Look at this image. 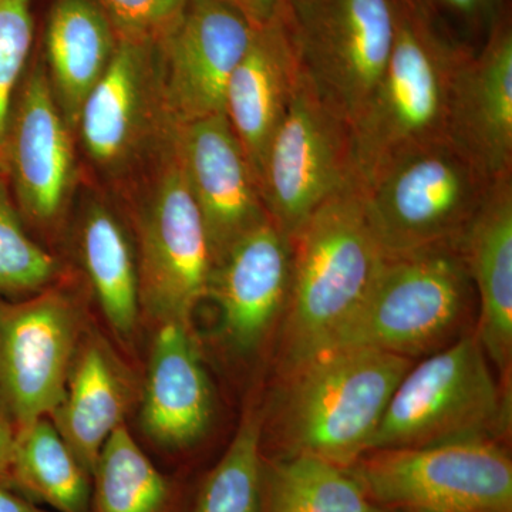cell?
Wrapping results in <instances>:
<instances>
[{
    "label": "cell",
    "instance_id": "obj_2",
    "mask_svg": "<svg viewBox=\"0 0 512 512\" xmlns=\"http://www.w3.org/2000/svg\"><path fill=\"white\" fill-rule=\"evenodd\" d=\"M471 50L450 42L423 0H397L396 40L362 116L353 124V163L360 185L394 158L447 140L454 77Z\"/></svg>",
    "mask_w": 512,
    "mask_h": 512
},
{
    "label": "cell",
    "instance_id": "obj_27",
    "mask_svg": "<svg viewBox=\"0 0 512 512\" xmlns=\"http://www.w3.org/2000/svg\"><path fill=\"white\" fill-rule=\"evenodd\" d=\"M261 420L242 421L224 457L202 487L197 512H259L262 493Z\"/></svg>",
    "mask_w": 512,
    "mask_h": 512
},
{
    "label": "cell",
    "instance_id": "obj_14",
    "mask_svg": "<svg viewBox=\"0 0 512 512\" xmlns=\"http://www.w3.org/2000/svg\"><path fill=\"white\" fill-rule=\"evenodd\" d=\"M302 79L298 30L292 6L261 28L229 79L225 116L258 183L269 144Z\"/></svg>",
    "mask_w": 512,
    "mask_h": 512
},
{
    "label": "cell",
    "instance_id": "obj_31",
    "mask_svg": "<svg viewBox=\"0 0 512 512\" xmlns=\"http://www.w3.org/2000/svg\"><path fill=\"white\" fill-rule=\"evenodd\" d=\"M238 10L254 28H261L284 12L288 0H225Z\"/></svg>",
    "mask_w": 512,
    "mask_h": 512
},
{
    "label": "cell",
    "instance_id": "obj_26",
    "mask_svg": "<svg viewBox=\"0 0 512 512\" xmlns=\"http://www.w3.org/2000/svg\"><path fill=\"white\" fill-rule=\"evenodd\" d=\"M96 512H165L170 485L124 424L101 448L96 470Z\"/></svg>",
    "mask_w": 512,
    "mask_h": 512
},
{
    "label": "cell",
    "instance_id": "obj_21",
    "mask_svg": "<svg viewBox=\"0 0 512 512\" xmlns=\"http://www.w3.org/2000/svg\"><path fill=\"white\" fill-rule=\"evenodd\" d=\"M117 45L109 16L94 0H56L47 23L50 86L67 126L76 130L87 96Z\"/></svg>",
    "mask_w": 512,
    "mask_h": 512
},
{
    "label": "cell",
    "instance_id": "obj_33",
    "mask_svg": "<svg viewBox=\"0 0 512 512\" xmlns=\"http://www.w3.org/2000/svg\"><path fill=\"white\" fill-rule=\"evenodd\" d=\"M451 12L464 18L476 19L483 16L491 8L493 0H437Z\"/></svg>",
    "mask_w": 512,
    "mask_h": 512
},
{
    "label": "cell",
    "instance_id": "obj_8",
    "mask_svg": "<svg viewBox=\"0 0 512 512\" xmlns=\"http://www.w3.org/2000/svg\"><path fill=\"white\" fill-rule=\"evenodd\" d=\"M359 183L352 128L302 79L258 175L269 220L293 238L333 195Z\"/></svg>",
    "mask_w": 512,
    "mask_h": 512
},
{
    "label": "cell",
    "instance_id": "obj_29",
    "mask_svg": "<svg viewBox=\"0 0 512 512\" xmlns=\"http://www.w3.org/2000/svg\"><path fill=\"white\" fill-rule=\"evenodd\" d=\"M32 0H0V147L5 143L12 94L33 39Z\"/></svg>",
    "mask_w": 512,
    "mask_h": 512
},
{
    "label": "cell",
    "instance_id": "obj_32",
    "mask_svg": "<svg viewBox=\"0 0 512 512\" xmlns=\"http://www.w3.org/2000/svg\"><path fill=\"white\" fill-rule=\"evenodd\" d=\"M16 431L0 414V484L12 488V464L15 453Z\"/></svg>",
    "mask_w": 512,
    "mask_h": 512
},
{
    "label": "cell",
    "instance_id": "obj_7",
    "mask_svg": "<svg viewBox=\"0 0 512 512\" xmlns=\"http://www.w3.org/2000/svg\"><path fill=\"white\" fill-rule=\"evenodd\" d=\"M353 476L370 500L413 512H512L511 458L494 440L370 451Z\"/></svg>",
    "mask_w": 512,
    "mask_h": 512
},
{
    "label": "cell",
    "instance_id": "obj_17",
    "mask_svg": "<svg viewBox=\"0 0 512 512\" xmlns=\"http://www.w3.org/2000/svg\"><path fill=\"white\" fill-rule=\"evenodd\" d=\"M447 140L491 180L512 174V32L501 23L481 53L458 67L447 113Z\"/></svg>",
    "mask_w": 512,
    "mask_h": 512
},
{
    "label": "cell",
    "instance_id": "obj_37",
    "mask_svg": "<svg viewBox=\"0 0 512 512\" xmlns=\"http://www.w3.org/2000/svg\"><path fill=\"white\" fill-rule=\"evenodd\" d=\"M379 512H413V511L397 510V508H394V510H390V511L379 510Z\"/></svg>",
    "mask_w": 512,
    "mask_h": 512
},
{
    "label": "cell",
    "instance_id": "obj_25",
    "mask_svg": "<svg viewBox=\"0 0 512 512\" xmlns=\"http://www.w3.org/2000/svg\"><path fill=\"white\" fill-rule=\"evenodd\" d=\"M348 468L292 454L269 473L268 512H379Z\"/></svg>",
    "mask_w": 512,
    "mask_h": 512
},
{
    "label": "cell",
    "instance_id": "obj_30",
    "mask_svg": "<svg viewBox=\"0 0 512 512\" xmlns=\"http://www.w3.org/2000/svg\"><path fill=\"white\" fill-rule=\"evenodd\" d=\"M188 0H99L117 37L148 43L163 40L183 18Z\"/></svg>",
    "mask_w": 512,
    "mask_h": 512
},
{
    "label": "cell",
    "instance_id": "obj_18",
    "mask_svg": "<svg viewBox=\"0 0 512 512\" xmlns=\"http://www.w3.org/2000/svg\"><path fill=\"white\" fill-rule=\"evenodd\" d=\"M458 249L476 291L477 338L505 375L512 359V174L495 178Z\"/></svg>",
    "mask_w": 512,
    "mask_h": 512
},
{
    "label": "cell",
    "instance_id": "obj_9",
    "mask_svg": "<svg viewBox=\"0 0 512 512\" xmlns=\"http://www.w3.org/2000/svg\"><path fill=\"white\" fill-rule=\"evenodd\" d=\"M292 10L306 80L352 128L392 55L397 0H311Z\"/></svg>",
    "mask_w": 512,
    "mask_h": 512
},
{
    "label": "cell",
    "instance_id": "obj_12",
    "mask_svg": "<svg viewBox=\"0 0 512 512\" xmlns=\"http://www.w3.org/2000/svg\"><path fill=\"white\" fill-rule=\"evenodd\" d=\"M254 26L225 0H188L164 37L163 100L175 126L225 113V94Z\"/></svg>",
    "mask_w": 512,
    "mask_h": 512
},
{
    "label": "cell",
    "instance_id": "obj_16",
    "mask_svg": "<svg viewBox=\"0 0 512 512\" xmlns=\"http://www.w3.org/2000/svg\"><path fill=\"white\" fill-rule=\"evenodd\" d=\"M3 147L23 211L43 224L55 220L72 188L73 144L49 77L40 66L23 86Z\"/></svg>",
    "mask_w": 512,
    "mask_h": 512
},
{
    "label": "cell",
    "instance_id": "obj_22",
    "mask_svg": "<svg viewBox=\"0 0 512 512\" xmlns=\"http://www.w3.org/2000/svg\"><path fill=\"white\" fill-rule=\"evenodd\" d=\"M127 392L106 348L90 342L74 360L66 392L50 413L60 436L84 471L93 476L101 448L123 424Z\"/></svg>",
    "mask_w": 512,
    "mask_h": 512
},
{
    "label": "cell",
    "instance_id": "obj_20",
    "mask_svg": "<svg viewBox=\"0 0 512 512\" xmlns=\"http://www.w3.org/2000/svg\"><path fill=\"white\" fill-rule=\"evenodd\" d=\"M148 43L117 37L106 72L80 111L77 128L94 163L114 168L140 141L150 96Z\"/></svg>",
    "mask_w": 512,
    "mask_h": 512
},
{
    "label": "cell",
    "instance_id": "obj_36",
    "mask_svg": "<svg viewBox=\"0 0 512 512\" xmlns=\"http://www.w3.org/2000/svg\"><path fill=\"white\" fill-rule=\"evenodd\" d=\"M289 5L292 6V9H299L302 6L308 5L311 0H288Z\"/></svg>",
    "mask_w": 512,
    "mask_h": 512
},
{
    "label": "cell",
    "instance_id": "obj_5",
    "mask_svg": "<svg viewBox=\"0 0 512 512\" xmlns=\"http://www.w3.org/2000/svg\"><path fill=\"white\" fill-rule=\"evenodd\" d=\"M491 180L448 140L394 158L362 185L373 231L387 256L458 245Z\"/></svg>",
    "mask_w": 512,
    "mask_h": 512
},
{
    "label": "cell",
    "instance_id": "obj_4",
    "mask_svg": "<svg viewBox=\"0 0 512 512\" xmlns=\"http://www.w3.org/2000/svg\"><path fill=\"white\" fill-rule=\"evenodd\" d=\"M474 299L458 245L389 256L365 302L325 352L375 349L412 360L429 356L466 335L461 329Z\"/></svg>",
    "mask_w": 512,
    "mask_h": 512
},
{
    "label": "cell",
    "instance_id": "obj_3",
    "mask_svg": "<svg viewBox=\"0 0 512 512\" xmlns=\"http://www.w3.org/2000/svg\"><path fill=\"white\" fill-rule=\"evenodd\" d=\"M413 363L382 350L339 349L293 370L281 417L289 456L355 466L369 453L394 390Z\"/></svg>",
    "mask_w": 512,
    "mask_h": 512
},
{
    "label": "cell",
    "instance_id": "obj_23",
    "mask_svg": "<svg viewBox=\"0 0 512 512\" xmlns=\"http://www.w3.org/2000/svg\"><path fill=\"white\" fill-rule=\"evenodd\" d=\"M13 488L59 512H89V474L43 417L16 431Z\"/></svg>",
    "mask_w": 512,
    "mask_h": 512
},
{
    "label": "cell",
    "instance_id": "obj_1",
    "mask_svg": "<svg viewBox=\"0 0 512 512\" xmlns=\"http://www.w3.org/2000/svg\"><path fill=\"white\" fill-rule=\"evenodd\" d=\"M292 244L282 343L288 373L329 348L365 302L389 258L367 217L360 183L320 205Z\"/></svg>",
    "mask_w": 512,
    "mask_h": 512
},
{
    "label": "cell",
    "instance_id": "obj_35",
    "mask_svg": "<svg viewBox=\"0 0 512 512\" xmlns=\"http://www.w3.org/2000/svg\"><path fill=\"white\" fill-rule=\"evenodd\" d=\"M5 173H8V167H6L5 154H3L2 147H0V177Z\"/></svg>",
    "mask_w": 512,
    "mask_h": 512
},
{
    "label": "cell",
    "instance_id": "obj_24",
    "mask_svg": "<svg viewBox=\"0 0 512 512\" xmlns=\"http://www.w3.org/2000/svg\"><path fill=\"white\" fill-rule=\"evenodd\" d=\"M82 252L101 311L116 332L130 335L140 306L138 269L124 229L103 205L86 212Z\"/></svg>",
    "mask_w": 512,
    "mask_h": 512
},
{
    "label": "cell",
    "instance_id": "obj_34",
    "mask_svg": "<svg viewBox=\"0 0 512 512\" xmlns=\"http://www.w3.org/2000/svg\"><path fill=\"white\" fill-rule=\"evenodd\" d=\"M0 512H43L35 504L15 493L12 488L0 484Z\"/></svg>",
    "mask_w": 512,
    "mask_h": 512
},
{
    "label": "cell",
    "instance_id": "obj_11",
    "mask_svg": "<svg viewBox=\"0 0 512 512\" xmlns=\"http://www.w3.org/2000/svg\"><path fill=\"white\" fill-rule=\"evenodd\" d=\"M76 342V309L63 293L0 303V414L15 431L62 402Z\"/></svg>",
    "mask_w": 512,
    "mask_h": 512
},
{
    "label": "cell",
    "instance_id": "obj_28",
    "mask_svg": "<svg viewBox=\"0 0 512 512\" xmlns=\"http://www.w3.org/2000/svg\"><path fill=\"white\" fill-rule=\"evenodd\" d=\"M56 261L26 234L5 180L0 177V293L40 291L53 278Z\"/></svg>",
    "mask_w": 512,
    "mask_h": 512
},
{
    "label": "cell",
    "instance_id": "obj_15",
    "mask_svg": "<svg viewBox=\"0 0 512 512\" xmlns=\"http://www.w3.org/2000/svg\"><path fill=\"white\" fill-rule=\"evenodd\" d=\"M293 272L292 238L265 221L212 266L208 296L217 301L235 348L255 349L286 311Z\"/></svg>",
    "mask_w": 512,
    "mask_h": 512
},
{
    "label": "cell",
    "instance_id": "obj_19",
    "mask_svg": "<svg viewBox=\"0 0 512 512\" xmlns=\"http://www.w3.org/2000/svg\"><path fill=\"white\" fill-rule=\"evenodd\" d=\"M212 392L188 325L164 322L151 350L141 423L161 446L187 447L210 426Z\"/></svg>",
    "mask_w": 512,
    "mask_h": 512
},
{
    "label": "cell",
    "instance_id": "obj_13",
    "mask_svg": "<svg viewBox=\"0 0 512 512\" xmlns=\"http://www.w3.org/2000/svg\"><path fill=\"white\" fill-rule=\"evenodd\" d=\"M174 151L217 264L235 242L269 220L254 171L225 113L175 126Z\"/></svg>",
    "mask_w": 512,
    "mask_h": 512
},
{
    "label": "cell",
    "instance_id": "obj_6",
    "mask_svg": "<svg viewBox=\"0 0 512 512\" xmlns=\"http://www.w3.org/2000/svg\"><path fill=\"white\" fill-rule=\"evenodd\" d=\"M507 400L476 332L412 365L397 384L370 451L493 440Z\"/></svg>",
    "mask_w": 512,
    "mask_h": 512
},
{
    "label": "cell",
    "instance_id": "obj_10",
    "mask_svg": "<svg viewBox=\"0 0 512 512\" xmlns=\"http://www.w3.org/2000/svg\"><path fill=\"white\" fill-rule=\"evenodd\" d=\"M212 265L204 222L174 151L141 222L140 303L163 323L188 325L208 296Z\"/></svg>",
    "mask_w": 512,
    "mask_h": 512
}]
</instances>
